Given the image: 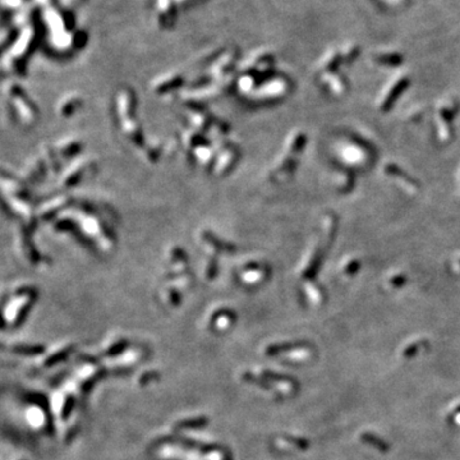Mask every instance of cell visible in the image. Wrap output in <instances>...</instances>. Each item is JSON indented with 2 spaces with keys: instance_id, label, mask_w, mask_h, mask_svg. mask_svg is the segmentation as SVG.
Here are the masks:
<instances>
[{
  "instance_id": "obj_5",
  "label": "cell",
  "mask_w": 460,
  "mask_h": 460,
  "mask_svg": "<svg viewBox=\"0 0 460 460\" xmlns=\"http://www.w3.org/2000/svg\"><path fill=\"white\" fill-rule=\"evenodd\" d=\"M340 266L343 273L348 274V275H352V274H355L357 271H359L362 263H360V260L358 257L349 256L341 260Z\"/></svg>"
},
{
  "instance_id": "obj_4",
  "label": "cell",
  "mask_w": 460,
  "mask_h": 460,
  "mask_svg": "<svg viewBox=\"0 0 460 460\" xmlns=\"http://www.w3.org/2000/svg\"><path fill=\"white\" fill-rule=\"evenodd\" d=\"M384 173L388 177H391L395 179L396 182H400L401 187L408 192H417L418 191V185L414 182L413 179L407 176V173L403 172L400 166H396L392 163H386L384 166Z\"/></svg>"
},
{
  "instance_id": "obj_9",
  "label": "cell",
  "mask_w": 460,
  "mask_h": 460,
  "mask_svg": "<svg viewBox=\"0 0 460 460\" xmlns=\"http://www.w3.org/2000/svg\"><path fill=\"white\" fill-rule=\"evenodd\" d=\"M459 180H460V172H459Z\"/></svg>"
},
{
  "instance_id": "obj_3",
  "label": "cell",
  "mask_w": 460,
  "mask_h": 460,
  "mask_svg": "<svg viewBox=\"0 0 460 460\" xmlns=\"http://www.w3.org/2000/svg\"><path fill=\"white\" fill-rule=\"evenodd\" d=\"M408 86H409V79L405 78V77H399L398 79H395L380 96L379 103H377V107L380 109V111L384 113V111L391 109L395 101L398 100Z\"/></svg>"
},
{
  "instance_id": "obj_7",
  "label": "cell",
  "mask_w": 460,
  "mask_h": 460,
  "mask_svg": "<svg viewBox=\"0 0 460 460\" xmlns=\"http://www.w3.org/2000/svg\"><path fill=\"white\" fill-rule=\"evenodd\" d=\"M358 55H359V47H353V49L348 51V54L343 58V60H344V63H352Z\"/></svg>"
},
{
  "instance_id": "obj_6",
  "label": "cell",
  "mask_w": 460,
  "mask_h": 460,
  "mask_svg": "<svg viewBox=\"0 0 460 460\" xmlns=\"http://www.w3.org/2000/svg\"><path fill=\"white\" fill-rule=\"evenodd\" d=\"M379 64H384V66L389 67H395L400 66L403 63V57L400 54H381L379 57L376 58Z\"/></svg>"
},
{
  "instance_id": "obj_1",
  "label": "cell",
  "mask_w": 460,
  "mask_h": 460,
  "mask_svg": "<svg viewBox=\"0 0 460 460\" xmlns=\"http://www.w3.org/2000/svg\"><path fill=\"white\" fill-rule=\"evenodd\" d=\"M306 144V136L303 132H295L289 137L288 143L285 144L282 156L279 157L278 165L270 170V178L275 180H284L293 174L295 166L298 165V157L301 156L302 151Z\"/></svg>"
},
{
  "instance_id": "obj_8",
  "label": "cell",
  "mask_w": 460,
  "mask_h": 460,
  "mask_svg": "<svg viewBox=\"0 0 460 460\" xmlns=\"http://www.w3.org/2000/svg\"><path fill=\"white\" fill-rule=\"evenodd\" d=\"M451 266H453V269H454L455 271H458V273H459V271H460V254H459V256L455 257L454 260L451 261Z\"/></svg>"
},
{
  "instance_id": "obj_2",
  "label": "cell",
  "mask_w": 460,
  "mask_h": 460,
  "mask_svg": "<svg viewBox=\"0 0 460 460\" xmlns=\"http://www.w3.org/2000/svg\"><path fill=\"white\" fill-rule=\"evenodd\" d=\"M459 110V103L448 97L437 104L435 110L436 133L440 141L449 142L453 137V120Z\"/></svg>"
}]
</instances>
